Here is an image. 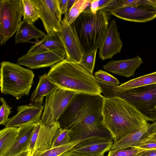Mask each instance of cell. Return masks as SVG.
Segmentation results:
<instances>
[{
	"mask_svg": "<svg viewBox=\"0 0 156 156\" xmlns=\"http://www.w3.org/2000/svg\"><path fill=\"white\" fill-rule=\"evenodd\" d=\"M111 16L110 13L102 10L94 15L89 6L71 24L84 52L98 49L101 46L107 34Z\"/></svg>",
	"mask_w": 156,
	"mask_h": 156,
	"instance_id": "277c9868",
	"label": "cell"
},
{
	"mask_svg": "<svg viewBox=\"0 0 156 156\" xmlns=\"http://www.w3.org/2000/svg\"><path fill=\"white\" fill-rule=\"evenodd\" d=\"M113 143V139L97 140L81 144H77L72 149L63 154L80 156H103L111 150Z\"/></svg>",
	"mask_w": 156,
	"mask_h": 156,
	"instance_id": "9a60e30c",
	"label": "cell"
},
{
	"mask_svg": "<svg viewBox=\"0 0 156 156\" xmlns=\"http://www.w3.org/2000/svg\"><path fill=\"white\" fill-rule=\"evenodd\" d=\"M139 5L156 10V0H132V5Z\"/></svg>",
	"mask_w": 156,
	"mask_h": 156,
	"instance_id": "836d02e7",
	"label": "cell"
},
{
	"mask_svg": "<svg viewBox=\"0 0 156 156\" xmlns=\"http://www.w3.org/2000/svg\"><path fill=\"white\" fill-rule=\"evenodd\" d=\"M76 1L77 0H69L66 12L64 15V16H66L68 12Z\"/></svg>",
	"mask_w": 156,
	"mask_h": 156,
	"instance_id": "74e56055",
	"label": "cell"
},
{
	"mask_svg": "<svg viewBox=\"0 0 156 156\" xmlns=\"http://www.w3.org/2000/svg\"><path fill=\"white\" fill-rule=\"evenodd\" d=\"M58 87L46 73L40 76L37 85L30 98V104L42 105L44 97Z\"/></svg>",
	"mask_w": 156,
	"mask_h": 156,
	"instance_id": "7402d4cb",
	"label": "cell"
},
{
	"mask_svg": "<svg viewBox=\"0 0 156 156\" xmlns=\"http://www.w3.org/2000/svg\"><path fill=\"white\" fill-rule=\"evenodd\" d=\"M148 141H156V131L150 135L142 143Z\"/></svg>",
	"mask_w": 156,
	"mask_h": 156,
	"instance_id": "f35d334b",
	"label": "cell"
},
{
	"mask_svg": "<svg viewBox=\"0 0 156 156\" xmlns=\"http://www.w3.org/2000/svg\"><path fill=\"white\" fill-rule=\"evenodd\" d=\"M70 141L69 130L60 128L53 140L51 148L67 144Z\"/></svg>",
	"mask_w": 156,
	"mask_h": 156,
	"instance_id": "4dcf8cb0",
	"label": "cell"
},
{
	"mask_svg": "<svg viewBox=\"0 0 156 156\" xmlns=\"http://www.w3.org/2000/svg\"><path fill=\"white\" fill-rule=\"evenodd\" d=\"M98 49L84 52L79 64L86 70L93 73Z\"/></svg>",
	"mask_w": 156,
	"mask_h": 156,
	"instance_id": "f546056e",
	"label": "cell"
},
{
	"mask_svg": "<svg viewBox=\"0 0 156 156\" xmlns=\"http://www.w3.org/2000/svg\"><path fill=\"white\" fill-rule=\"evenodd\" d=\"M60 156H80L72 155H66V154H62ZM103 156H104V155Z\"/></svg>",
	"mask_w": 156,
	"mask_h": 156,
	"instance_id": "60d3db41",
	"label": "cell"
},
{
	"mask_svg": "<svg viewBox=\"0 0 156 156\" xmlns=\"http://www.w3.org/2000/svg\"><path fill=\"white\" fill-rule=\"evenodd\" d=\"M102 114L114 143L148 123L132 105L117 96L103 97Z\"/></svg>",
	"mask_w": 156,
	"mask_h": 156,
	"instance_id": "7a4b0ae2",
	"label": "cell"
},
{
	"mask_svg": "<svg viewBox=\"0 0 156 156\" xmlns=\"http://www.w3.org/2000/svg\"><path fill=\"white\" fill-rule=\"evenodd\" d=\"M60 128L58 121L48 126L45 125L42 122L37 132L33 155L40 153L51 148L53 140Z\"/></svg>",
	"mask_w": 156,
	"mask_h": 156,
	"instance_id": "ac0fdd59",
	"label": "cell"
},
{
	"mask_svg": "<svg viewBox=\"0 0 156 156\" xmlns=\"http://www.w3.org/2000/svg\"><path fill=\"white\" fill-rule=\"evenodd\" d=\"M107 96H117L132 105L147 121H156V83L141 86L115 93L112 89Z\"/></svg>",
	"mask_w": 156,
	"mask_h": 156,
	"instance_id": "8992f818",
	"label": "cell"
},
{
	"mask_svg": "<svg viewBox=\"0 0 156 156\" xmlns=\"http://www.w3.org/2000/svg\"><path fill=\"white\" fill-rule=\"evenodd\" d=\"M33 155L30 151H27L21 153L18 156H33Z\"/></svg>",
	"mask_w": 156,
	"mask_h": 156,
	"instance_id": "ab89813d",
	"label": "cell"
},
{
	"mask_svg": "<svg viewBox=\"0 0 156 156\" xmlns=\"http://www.w3.org/2000/svg\"><path fill=\"white\" fill-rule=\"evenodd\" d=\"M47 75L59 88L77 94L102 95V88L94 76L75 62L65 59L51 67Z\"/></svg>",
	"mask_w": 156,
	"mask_h": 156,
	"instance_id": "3957f363",
	"label": "cell"
},
{
	"mask_svg": "<svg viewBox=\"0 0 156 156\" xmlns=\"http://www.w3.org/2000/svg\"><path fill=\"white\" fill-rule=\"evenodd\" d=\"M69 0H58L59 8L62 15L65 14L67 10Z\"/></svg>",
	"mask_w": 156,
	"mask_h": 156,
	"instance_id": "d590c367",
	"label": "cell"
},
{
	"mask_svg": "<svg viewBox=\"0 0 156 156\" xmlns=\"http://www.w3.org/2000/svg\"><path fill=\"white\" fill-rule=\"evenodd\" d=\"M103 96L90 95L73 117L62 128L69 130L70 142L81 144L97 140L113 139L103 122Z\"/></svg>",
	"mask_w": 156,
	"mask_h": 156,
	"instance_id": "6da1fadb",
	"label": "cell"
},
{
	"mask_svg": "<svg viewBox=\"0 0 156 156\" xmlns=\"http://www.w3.org/2000/svg\"><path fill=\"white\" fill-rule=\"evenodd\" d=\"M19 128L5 127L0 131V156H5L14 144Z\"/></svg>",
	"mask_w": 156,
	"mask_h": 156,
	"instance_id": "cb8c5ba5",
	"label": "cell"
},
{
	"mask_svg": "<svg viewBox=\"0 0 156 156\" xmlns=\"http://www.w3.org/2000/svg\"><path fill=\"white\" fill-rule=\"evenodd\" d=\"M142 151L141 150L134 147L110 150L107 156H140V154Z\"/></svg>",
	"mask_w": 156,
	"mask_h": 156,
	"instance_id": "1f68e13d",
	"label": "cell"
},
{
	"mask_svg": "<svg viewBox=\"0 0 156 156\" xmlns=\"http://www.w3.org/2000/svg\"><path fill=\"white\" fill-rule=\"evenodd\" d=\"M76 93L58 87L45 97L41 121L46 125L58 121L61 115Z\"/></svg>",
	"mask_w": 156,
	"mask_h": 156,
	"instance_id": "ba28073f",
	"label": "cell"
},
{
	"mask_svg": "<svg viewBox=\"0 0 156 156\" xmlns=\"http://www.w3.org/2000/svg\"><path fill=\"white\" fill-rule=\"evenodd\" d=\"M156 131V121L147 125L114 143L111 150L127 149L136 147L141 144L151 133Z\"/></svg>",
	"mask_w": 156,
	"mask_h": 156,
	"instance_id": "2e32d148",
	"label": "cell"
},
{
	"mask_svg": "<svg viewBox=\"0 0 156 156\" xmlns=\"http://www.w3.org/2000/svg\"><path fill=\"white\" fill-rule=\"evenodd\" d=\"M156 83V71L131 80L118 86L111 87L115 93L125 92L136 87Z\"/></svg>",
	"mask_w": 156,
	"mask_h": 156,
	"instance_id": "603a6c76",
	"label": "cell"
},
{
	"mask_svg": "<svg viewBox=\"0 0 156 156\" xmlns=\"http://www.w3.org/2000/svg\"><path fill=\"white\" fill-rule=\"evenodd\" d=\"M96 80L100 84L112 87L119 86V80L108 73L102 70H99L94 73Z\"/></svg>",
	"mask_w": 156,
	"mask_h": 156,
	"instance_id": "f1b7e54d",
	"label": "cell"
},
{
	"mask_svg": "<svg viewBox=\"0 0 156 156\" xmlns=\"http://www.w3.org/2000/svg\"><path fill=\"white\" fill-rule=\"evenodd\" d=\"M143 62L141 58L138 55L132 58L110 61L103 67L115 74L130 77L134 76L136 70Z\"/></svg>",
	"mask_w": 156,
	"mask_h": 156,
	"instance_id": "e0dca14e",
	"label": "cell"
},
{
	"mask_svg": "<svg viewBox=\"0 0 156 156\" xmlns=\"http://www.w3.org/2000/svg\"><path fill=\"white\" fill-rule=\"evenodd\" d=\"M44 108V105L37 104L19 106L17 108V113L9 118L4 126L19 128L25 125L36 123L41 120Z\"/></svg>",
	"mask_w": 156,
	"mask_h": 156,
	"instance_id": "4fadbf2b",
	"label": "cell"
},
{
	"mask_svg": "<svg viewBox=\"0 0 156 156\" xmlns=\"http://www.w3.org/2000/svg\"><path fill=\"white\" fill-rule=\"evenodd\" d=\"M58 33L65 48L66 59L79 64L84 51L73 28L65 17L61 21Z\"/></svg>",
	"mask_w": 156,
	"mask_h": 156,
	"instance_id": "8fae6325",
	"label": "cell"
},
{
	"mask_svg": "<svg viewBox=\"0 0 156 156\" xmlns=\"http://www.w3.org/2000/svg\"><path fill=\"white\" fill-rule=\"evenodd\" d=\"M134 147L139 149L142 151H145L156 150V141H147Z\"/></svg>",
	"mask_w": 156,
	"mask_h": 156,
	"instance_id": "e575fe53",
	"label": "cell"
},
{
	"mask_svg": "<svg viewBox=\"0 0 156 156\" xmlns=\"http://www.w3.org/2000/svg\"><path fill=\"white\" fill-rule=\"evenodd\" d=\"M66 51L61 50H46L27 54L19 58L17 63L31 69L52 67L66 58Z\"/></svg>",
	"mask_w": 156,
	"mask_h": 156,
	"instance_id": "30bf717a",
	"label": "cell"
},
{
	"mask_svg": "<svg viewBox=\"0 0 156 156\" xmlns=\"http://www.w3.org/2000/svg\"><path fill=\"white\" fill-rule=\"evenodd\" d=\"M140 156H156V150L143 151L140 154Z\"/></svg>",
	"mask_w": 156,
	"mask_h": 156,
	"instance_id": "8d00e7d4",
	"label": "cell"
},
{
	"mask_svg": "<svg viewBox=\"0 0 156 156\" xmlns=\"http://www.w3.org/2000/svg\"><path fill=\"white\" fill-rule=\"evenodd\" d=\"M51 50L65 51L58 32L51 35H46L41 40L36 42L27 53L30 54Z\"/></svg>",
	"mask_w": 156,
	"mask_h": 156,
	"instance_id": "44dd1931",
	"label": "cell"
},
{
	"mask_svg": "<svg viewBox=\"0 0 156 156\" xmlns=\"http://www.w3.org/2000/svg\"><path fill=\"white\" fill-rule=\"evenodd\" d=\"M91 0H77L65 17L67 23L71 24L90 5Z\"/></svg>",
	"mask_w": 156,
	"mask_h": 156,
	"instance_id": "4316f807",
	"label": "cell"
},
{
	"mask_svg": "<svg viewBox=\"0 0 156 156\" xmlns=\"http://www.w3.org/2000/svg\"><path fill=\"white\" fill-rule=\"evenodd\" d=\"M122 47L116 21L113 19L110 22L105 40L99 48V58L103 60L112 59L115 54L120 52Z\"/></svg>",
	"mask_w": 156,
	"mask_h": 156,
	"instance_id": "5bb4252c",
	"label": "cell"
},
{
	"mask_svg": "<svg viewBox=\"0 0 156 156\" xmlns=\"http://www.w3.org/2000/svg\"><path fill=\"white\" fill-rule=\"evenodd\" d=\"M1 91L17 99L29 94L34 74L32 71L18 64L2 61L0 64Z\"/></svg>",
	"mask_w": 156,
	"mask_h": 156,
	"instance_id": "5b68a950",
	"label": "cell"
},
{
	"mask_svg": "<svg viewBox=\"0 0 156 156\" xmlns=\"http://www.w3.org/2000/svg\"><path fill=\"white\" fill-rule=\"evenodd\" d=\"M23 19L28 23H33L40 18L39 9L34 0H22Z\"/></svg>",
	"mask_w": 156,
	"mask_h": 156,
	"instance_id": "484cf974",
	"label": "cell"
},
{
	"mask_svg": "<svg viewBox=\"0 0 156 156\" xmlns=\"http://www.w3.org/2000/svg\"><path fill=\"white\" fill-rule=\"evenodd\" d=\"M119 5V0H91L89 8L91 13L95 15L101 10L110 13Z\"/></svg>",
	"mask_w": 156,
	"mask_h": 156,
	"instance_id": "d4e9b609",
	"label": "cell"
},
{
	"mask_svg": "<svg viewBox=\"0 0 156 156\" xmlns=\"http://www.w3.org/2000/svg\"><path fill=\"white\" fill-rule=\"evenodd\" d=\"M0 100L2 103L0 108V124L5 126L9 119V116L11 113V108L4 98L1 97Z\"/></svg>",
	"mask_w": 156,
	"mask_h": 156,
	"instance_id": "d6a6232c",
	"label": "cell"
},
{
	"mask_svg": "<svg viewBox=\"0 0 156 156\" xmlns=\"http://www.w3.org/2000/svg\"></svg>",
	"mask_w": 156,
	"mask_h": 156,
	"instance_id": "b9f144b4",
	"label": "cell"
},
{
	"mask_svg": "<svg viewBox=\"0 0 156 156\" xmlns=\"http://www.w3.org/2000/svg\"><path fill=\"white\" fill-rule=\"evenodd\" d=\"M22 0H0V43L6 42L16 33L23 15Z\"/></svg>",
	"mask_w": 156,
	"mask_h": 156,
	"instance_id": "52a82bcc",
	"label": "cell"
},
{
	"mask_svg": "<svg viewBox=\"0 0 156 156\" xmlns=\"http://www.w3.org/2000/svg\"><path fill=\"white\" fill-rule=\"evenodd\" d=\"M46 35L43 31L37 29L33 23H28L23 20L20 23L15 37L16 44L30 42V40L34 39L36 42L45 37Z\"/></svg>",
	"mask_w": 156,
	"mask_h": 156,
	"instance_id": "ffe728a7",
	"label": "cell"
},
{
	"mask_svg": "<svg viewBox=\"0 0 156 156\" xmlns=\"http://www.w3.org/2000/svg\"><path fill=\"white\" fill-rule=\"evenodd\" d=\"M35 124H28L19 128L15 141L5 156H18L24 152L28 151L29 142Z\"/></svg>",
	"mask_w": 156,
	"mask_h": 156,
	"instance_id": "d6986e66",
	"label": "cell"
},
{
	"mask_svg": "<svg viewBox=\"0 0 156 156\" xmlns=\"http://www.w3.org/2000/svg\"><path fill=\"white\" fill-rule=\"evenodd\" d=\"M110 13L118 18L135 22L146 23L156 18V9L139 5H120Z\"/></svg>",
	"mask_w": 156,
	"mask_h": 156,
	"instance_id": "7c38bea8",
	"label": "cell"
},
{
	"mask_svg": "<svg viewBox=\"0 0 156 156\" xmlns=\"http://www.w3.org/2000/svg\"><path fill=\"white\" fill-rule=\"evenodd\" d=\"M83 140L70 142L65 145L51 148L33 156H60L62 154L72 149L78 144Z\"/></svg>",
	"mask_w": 156,
	"mask_h": 156,
	"instance_id": "83f0119b",
	"label": "cell"
},
{
	"mask_svg": "<svg viewBox=\"0 0 156 156\" xmlns=\"http://www.w3.org/2000/svg\"><path fill=\"white\" fill-rule=\"evenodd\" d=\"M39 11L41 20L47 34L51 35L59 32L62 16L58 0H34Z\"/></svg>",
	"mask_w": 156,
	"mask_h": 156,
	"instance_id": "9c48e42d",
	"label": "cell"
}]
</instances>
